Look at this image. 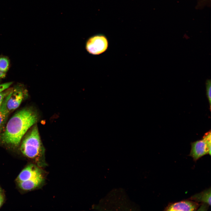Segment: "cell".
Here are the masks:
<instances>
[{
  "mask_svg": "<svg viewBox=\"0 0 211 211\" xmlns=\"http://www.w3.org/2000/svg\"><path fill=\"white\" fill-rule=\"evenodd\" d=\"M199 205L196 202L186 200L172 204L166 208V211H195Z\"/></svg>",
  "mask_w": 211,
  "mask_h": 211,
  "instance_id": "cell-5",
  "label": "cell"
},
{
  "mask_svg": "<svg viewBox=\"0 0 211 211\" xmlns=\"http://www.w3.org/2000/svg\"><path fill=\"white\" fill-rule=\"evenodd\" d=\"M12 84V82H9L0 85V92L8 88Z\"/></svg>",
  "mask_w": 211,
  "mask_h": 211,
  "instance_id": "cell-14",
  "label": "cell"
},
{
  "mask_svg": "<svg viewBox=\"0 0 211 211\" xmlns=\"http://www.w3.org/2000/svg\"><path fill=\"white\" fill-rule=\"evenodd\" d=\"M41 171L38 167L30 164L24 168L17 178L18 182L26 181L41 174Z\"/></svg>",
  "mask_w": 211,
  "mask_h": 211,
  "instance_id": "cell-7",
  "label": "cell"
},
{
  "mask_svg": "<svg viewBox=\"0 0 211 211\" xmlns=\"http://www.w3.org/2000/svg\"><path fill=\"white\" fill-rule=\"evenodd\" d=\"M20 150L26 156L37 161L40 166H45V149L40 137L37 126L34 125L24 137Z\"/></svg>",
  "mask_w": 211,
  "mask_h": 211,
  "instance_id": "cell-2",
  "label": "cell"
},
{
  "mask_svg": "<svg viewBox=\"0 0 211 211\" xmlns=\"http://www.w3.org/2000/svg\"><path fill=\"white\" fill-rule=\"evenodd\" d=\"M211 134L210 131L205 134L202 139L191 143V149L189 155L195 161L205 155H211Z\"/></svg>",
  "mask_w": 211,
  "mask_h": 211,
  "instance_id": "cell-3",
  "label": "cell"
},
{
  "mask_svg": "<svg viewBox=\"0 0 211 211\" xmlns=\"http://www.w3.org/2000/svg\"><path fill=\"white\" fill-rule=\"evenodd\" d=\"M191 199L196 202H202L208 205H210V188L193 195L191 197Z\"/></svg>",
  "mask_w": 211,
  "mask_h": 211,
  "instance_id": "cell-9",
  "label": "cell"
},
{
  "mask_svg": "<svg viewBox=\"0 0 211 211\" xmlns=\"http://www.w3.org/2000/svg\"><path fill=\"white\" fill-rule=\"evenodd\" d=\"M108 43L107 37L104 35L98 34L90 37L87 40L85 47L89 54L97 55L105 52Z\"/></svg>",
  "mask_w": 211,
  "mask_h": 211,
  "instance_id": "cell-4",
  "label": "cell"
},
{
  "mask_svg": "<svg viewBox=\"0 0 211 211\" xmlns=\"http://www.w3.org/2000/svg\"><path fill=\"white\" fill-rule=\"evenodd\" d=\"M4 201V198L2 194L0 193V207L2 205Z\"/></svg>",
  "mask_w": 211,
  "mask_h": 211,
  "instance_id": "cell-16",
  "label": "cell"
},
{
  "mask_svg": "<svg viewBox=\"0 0 211 211\" xmlns=\"http://www.w3.org/2000/svg\"><path fill=\"white\" fill-rule=\"evenodd\" d=\"M13 89L9 88L0 92V106L5 98L12 92Z\"/></svg>",
  "mask_w": 211,
  "mask_h": 211,
  "instance_id": "cell-13",
  "label": "cell"
},
{
  "mask_svg": "<svg viewBox=\"0 0 211 211\" xmlns=\"http://www.w3.org/2000/svg\"><path fill=\"white\" fill-rule=\"evenodd\" d=\"M43 181L44 178L41 174L29 180L18 182L19 186L23 190H31L40 185Z\"/></svg>",
  "mask_w": 211,
  "mask_h": 211,
  "instance_id": "cell-8",
  "label": "cell"
},
{
  "mask_svg": "<svg viewBox=\"0 0 211 211\" xmlns=\"http://www.w3.org/2000/svg\"><path fill=\"white\" fill-rule=\"evenodd\" d=\"M38 116L33 110L25 108L14 115L8 121L4 131L1 135L3 143L17 146L28 130L37 122Z\"/></svg>",
  "mask_w": 211,
  "mask_h": 211,
  "instance_id": "cell-1",
  "label": "cell"
},
{
  "mask_svg": "<svg viewBox=\"0 0 211 211\" xmlns=\"http://www.w3.org/2000/svg\"><path fill=\"white\" fill-rule=\"evenodd\" d=\"M1 188H0V193H1Z\"/></svg>",
  "mask_w": 211,
  "mask_h": 211,
  "instance_id": "cell-18",
  "label": "cell"
},
{
  "mask_svg": "<svg viewBox=\"0 0 211 211\" xmlns=\"http://www.w3.org/2000/svg\"><path fill=\"white\" fill-rule=\"evenodd\" d=\"M23 92L21 89H13L12 93L7 100L6 108L9 112L17 108L24 98Z\"/></svg>",
  "mask_w": 211,
  "mask_h": 211,
  "instance_id": "cell-6",
  "label": "cell"
},
{
  "mask_svg": "<svg viewBox=\"0 0 211 211\" xmlns=\"http://www.w3.org/2000/svg\"><path fill=\"white\" fill-rule=\"evenodd\" d=\"M206 95L208 98L211 108V81L210 79H207L206 82Z\"/></svg>",
  "mask_w": 211,
  "mask_h": 211,
  "instance_id": "cell-12",
  "label": "cell"
},
{
  "mask_svg": "<svg viewBox=\"0 0 211 211\" xmlns=\"http://www.w3.org/2000/svg\"><path fill=\"white\" fill-rule=\"evenodd\" d=\"M8 100V98H6L0 106V126L2 125L9 113L6 108V103Z\"/></svg>",
  "mask_w": 211,
  "mask_h": 211,
  "instance_id": "cell-10",
  "label": "cell"
},
{
  "mask_svg": "<svg viewBox=\"0 0 211 211\" xmlns=\"http://www.w3.org/2000/svg\"><path fill=\"white\" fill-rule=\"evenodd\" d=\"M9 64V60L7 57H0V70L6 72L8 69Z\"/></svg>",
  "mask_w": 211,
  "mask_h": 211,
  "instance_id": "cell-11",
  "label": "cell"
},
{
  "mask_svg": "<svg viewBox=\"0 0 211 211\" xmlns=\"http://www.w3.org/2000/svg\"><path fill=\"white\" fill-rule=\"evenodd\" d=\"M1 130H2V126H0V133L1 132Z\"/></svg>",
  "mask_w": 211,
  "mask_h": 211,
  "instance_id": "cell-17",
  "label": "cell"
},
{
  "mask_svg": "<svg viewBox=\"0 0 211 211\" xmlns=\"http://www.w3.org/2000/svg\"><path fill=\"white\" fill-rule=\"evenodd\" d=\"M6 76V72L0 70V78H4Z\"/></svg>",
  "mask_w": 211,
  "mask_h": 211,
  "instance_id": "cell-15",
  "label": "cell"
}]
</instances>
